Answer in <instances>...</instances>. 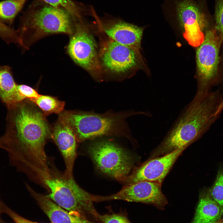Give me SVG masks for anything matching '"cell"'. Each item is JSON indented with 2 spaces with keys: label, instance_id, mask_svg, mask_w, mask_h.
Returning a JSON list of instances; mask_svg holds the SVG:
<instances>
[{
  "label": "cell",
  "instance_id": "1",
  "mask_svg": "<svg viewBox=\"0 0 223 223\" xmlns=\"http://www.w3.org/2000/svg\"><path fill=\"white\" fill-rule=\"evenodd\" d=\"M7 108L0 148L7 152L10 164L17 171L33 182L41 181L50 170L45 147L51 132L45 115L26 99Z\"/></svg>",
  "mask_w": 223,
  "mask_h": 223
},
{
  "label": "cell",
  "instance_id": "2",
  "mask_svg": "<svg viewBox=\"0 0 223 223\" xmlns=\"http://www.w3.org/2000/svg\"><path fill=\"white\" fill-rule=\"evenodd\" d=\"M223 111V95L220 90L197 92L157 148L155 155L186 147L209 129Z\"/></svg>",
  "mask_w": 223,
  "mask_h": 223
},
{
  "label": "cell",
  "instance_id": "3",
  "mask_svg": "<svg viewBox=\"0 0 223 223\" xmlns=\"http://www.w3.org/2000/svg\"><path fill=\"white\" fill-rule=\"evenodd\" d=\"M146 112L133 111L103 114L92 112L64 111L59 114V119L67 124L74 133L77 142L103 136L131 137L126 119L133 115Z\"/></svg>",
  "mask_w": 223,
  "mask_h": 223
},
{
  "label": "cell",
  "instance_id": "4",
  "mask_svg": "<svg viewBox=\"0 0 223 223\" xmlns=\"http://www.w3.org/2000/svg\"><path fill=\"white\" fill-rule=\"evenodd\" d=\"M74 19L65 9L45 6L28 13L22 17L17 30L19 44L25 50L39 40L57 34L69 35L73 33Z\"/></svg>",
  "mask_w": 223,
  "mask_h": 223
},
{
  "label": "cell",
  "instance_id": "5",
  "mask_svg": "<svg viewBox=\"0 0 223 223\" xmlns=\"http://www.w3.org/2000/svg\"><path fill=\"white\" fill-rule=\"evenodd\" d=\"M44 187L49 192L47 196L61 208L83 216H90L98 221L100 214L93 204L95 195L84 190L73 176H68L50 162L49 176L44 181Z\"/></svg>",
  "mask_w": 223,
  "mask_h": 223
},
{
  "label": "cell",
  "instance_id": "6",
  "mask_svg": "<svg viewBox=\"0 0 223 223\" xmlns=\"http://www.w3.org/2000/svg\"><path fill=\"white\" fill-rule=\"evenodd\" d=\"M88 151L99 170L120 181L129 175L134 166L131 155L109 140L94 142Z\"/></svg>",
  "mask_w": 223,
  "mask_h": 223
},
{
  "label": "cell",
  "instance_id": "7",
  "mask_svg": "<svg viewBox=\"0 0 223 223\" xmlns=\"http://www.w3.org/2000/svg\"><path fill=\"white\" fill-rule=\"evenodd\" d=\"M67 53L74 62L85 70L95 79L102 80L103 71L97 43L86 26L76 23L74 31L69 36Z\"/></svg>",
  "mask_w": 223,
  "mask_h": 223
},
{
  "label": "cell",
  "instance_id": "8",
  "mask_svg": "<svg viewBox=\"0 0 223 223\" xmlns=\"http://www.w3.org/2000/svg\"><path fill=\"white\" fill-rule=\"evenodd\" d=\"M178 20L184 28L183 36L189 44L199 46L203 42V31L212 18L207 0H183L177 4Z\"/></svg>",
  "mask_w": 223,
  "mask_h": 223
},
{
  "label": "cell",
  "instance_id": "9",
  "mask_svg": "<svg viewBox=\"0 0 223 223\" xmlns=\"http://www.w3.org/2000/svg\"><path fill=\"white\" fill-rule=\"evenodd\" d=\"M102 70L115 77H129L137 69L140 55L131 48L108 37L99 51Z\"/></svg>",
  "mask_w": 223,
  "mask_h": 223
},
{
  "label": "cell",
  "instance_id": "10",
  "mask_svg": "<svg viewBox=\"0 0 223 223\" xmlns=\"http://www.w3.org/2000/svg\"><path fill=\"white\" fill-rule=\"evenodd\" d=\"M221 37L216 30L211 28L206 33L203 42L196 53L198 71L197 92H208L216 81L220 47Z\"/></svg>",
  "mask_w": 223,
  "mask_h": 223
},
{
  "label": "cell",
  "instance_id": "11",
  "mask_svg": "<svg viewBox=\"0 0 223 223\" xmlns=\"http://www.w3.org/2000/svg\"><path fill=\"white\" fill-rule=\"evenodd\" d=\"M161 184L143 181L125 186L118 192L111 195L98 196V202L112 200H121L129 202L151 204L163 208L167 200L162 192Z\"/></svg>",
  "mask_w": 223,
  "mask_h": 223
},
{
  "label": "cell",
  "instance_id": "12",
  "mask_svg": "<svg viewBox=\"0 0 223 223\" xmlns=\"http://www.w3.org/2000/svg\"><path fill=\"white\" fill-rule=\"evenodd\" d=\"M186 147H183L151 159L135 168L121 182L125 186L147 181L161 184L179 156Z\"/></svg>",
  "mask_w": 223,
  "mask_h": 223
},
{
  "label": "cell",
  "instance_id": "13",
  "mask_svg": "<svg viewBox=\"0 0 223 223\" xmlns=\"http://www.w3.org/2000/svg\"><path fill=\"white\" fill-rule=\"evenodd\" d=\"M51 138L60 151L65 166L64 173L73 176V169L77 156V143L75 135L70 128L60 119L55 124Z\"/></svg>",
  "mask_w": 223,
  "mask_h": 223
},
{
  "label": "cell",
  "instance_id": "14",
  "mask_svg": "<svg viewBox=\"0 0 223 223\" xmlns=\"http://www.w3.org/2000/svg\"><path fill=\"white\" fill-rule=\"evenodd\" d=\"M26 186L52 223H97L89 220L86 217L67 211L47 195L35 191L27 184Z\"/></svg>",
  "mask_w": 223,
  "mask_h": 223
},
{
  "label": "cell",
  "instance_id": "15",
  "mask_svg": "<svg viewBox=\"0 0 223 223\" xmlns=\"http://www.w3.org/2000/svg\"><path fill=\"white\" fill-rule=\"evenodd\" d=\"M103 30L108 37L131 48L140 55L142 28L120 21L105 26L103 28Z\"/></svg>",
  "mask_w": 223,
  "mask_h": 223
},
{
  "label": "cell",
  "instance_id": "16",
  "mask_svg": "<svg viewBox=\"0 0 223 223\" xmlns=\"http://www.w3.org/2000/svg\"><path fill=\"white\" fill-rule=\"evenodd\" d=\"M223 214V208L213 199L210 189H205L200 194L191 223H211L220 219Z\"/></svg>",
  "mask_w": 223,
  "mask_h": 223
},
{
  "label": "cell",
  "instance_id": "17",
  "mask_svg": "<svg viewBox=\"0 0 223 223\" xmlns=\"http://www.w3.org/2000/svg\"><path fill=\"white\" fill-rule=\"evenodd\" d=\"M11 67L0 65V100L7 107L24 100L20 94Z\"/></svg>",
  "mask_w": 223,
  "mask_h": 223
},
{
  "label": "cell",
  "instance_id": "18",
  "mask_svg": "<svg viewBox=\"0 0 223 223\" xmlns=\"http://www.w3.org/2000/svg\"><path fill=\"white\" fill-rule=\"evenodd\" d=\"M27 0H4L0 2V21L11 25Z\"/></svg>",
  "mask_w": 223,
  "mask_h": 223
},
{
  "label": "cell",
  "instance_id": "19",
  "mask_svg": "<svg viewBox=\"0 0 223 223\" xmlns=\"http://www.w3.org/2000/svg\"><path fill=\"white\" fill-rule=\"evenodd\" d=\"M29 101L35 104L46 115L59 114L63 112L65 105L64 101L48 95L40 94L37 98Z\"/></svg>",
  "mask_w": 223,
  "mask_h": 223
},
{
  "label": "cell",
  "instance_id": "20",
  "mask_svg": "<svg viewBox=\"0 0 223 223\" xmlns=\"http://www.w3.org/2000/svg\"><path fill=\"white\" fill-rule=\"evenodd\" d=\"M210 190L213 199L223 208V169L219 170L215 181Z\"/></svg>",
  "mask_w": 223,
  "mask_h": 223
},
{
  "label": "cell",
  "instance_id": "21",
  "mask_svg": "<svg viewBox=\"0 0 223 223\" xmlns=\"http://www.w3.org/2000/svg\"><path fill=\"white\" fill-rule=\"evenodd\" d=\"M53 7L63 8L75 19H80V15L76 5L71 0H43Z\"/></svg>",
  "mask_w": 223,
  "mask_h": 223
},
{
  "label": "cell",
  "instance_id": "22",
  "mask_svg": "<svg viewBox=\"0 0 223 223\" xmlns=\"http://www.w3.org/2000/svg\"><path fill=\"white\" fill-rule=\"evenodd\" d=\"M214 20L215 28L223 42V0H215Z\"/></svg>",
  "mask_w": 223,
  "mask_h": 223
},
{
  "label": "cell",
  "instance_id": "23",
  "mask_svg": "<svg viewBox=\"0 0 223 223\" xmlns=\"http://www.w3.org/2000/svg\"><path fill=\"white\" fill-rule=\"evenodd\" d=\"M98 221L100 223H131L125 216L121 213L100 214Z\"/></svg>",
  "mask_w": 223,
  "mask_h": 223
},
{
  "label": "cell",
  "instance_id": "24",
  "mask_svg": "<svg viewBox=\"0 0 223 223\" xmlns=\"http://www.w3.org/2000/svg\"><path fill=\"white\" fill-rule=\"evenodd\" d=\"M17 88L20 95L24 99L29 100L37 98L40 95L34 89L24 84H18Z\"/></svg>",
  "mask_w": 223,
  "mask_h": 223
},
{
  "label": "cell",
  "instance_id": "25",
  "mask_svg": "<svg viewBox=\"0 0 223 223\" xmlns=\"http://www.w3.org/2000/svg\"><path fill=\"white\" fill-rule=\"evenodd\" d=\"M1 210L2 213L7 214L16 223H39L30 221L20 216L7 207L3 202L1 205Z\"/></svg>",
  "mask_w": 223,
  "mask_h": 223
},
{
  "label": "cell",
  "instance_id": "26",
  "mask_svg": "<svg viewBox=\"0 0 223 223\" xmlns=\"http://www.w3.org/2000/svg\"><path fill=\"white\" fill-rule=\"evenodd\" d=\"M15 33V30L0 21V36L5 42L11 39Z\"/></svg>",
  "mask_w": 223,
  "mask_h": 223
},
{
  "label": "cell",
  "instance_id": "27",
  "mask_svg": "<svg viewBox=\"0 0 223 223\" xmlns=\"http://www.w3.org/2000/svg\"><path fill=\"white\" fill-rule=\"evenodd\" d=\"M211 223H223V219H220L215 222Z\"/></svg>",
  "mask_w": 223,
  "mask_h": 223
},
{
  "label": "cell",
  "instance_id": "28",
  "mask_svg": "<svg viewBox=\"0 0 223 223\" xmlns=\"http://www.w3.org/2000/svg\"><path fill=\"white\" fill-rule=\"evenodd\" d=\"M2 202V201L1 200L0 197V213H2L1 211V203ZM0 223H2L1 220L0 218Z\"/></svg>",
  "mask_w": 223,
  "mask_h": 223
}]
</instances>
